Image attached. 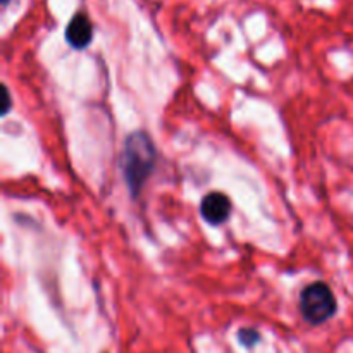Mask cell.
Segmentation results:
<instances>
[{
	"label": "cell",
	"mask_w": 353,
	"mask_h": 353,
	"mask_svg": "<svg viewBox=\"0 0 353 353\" xmlns=\"http://www.w3.org/2000/svg\"><path fill=\"white\" fill-rule=\"evenodd\" d=\"M155 147L143 131H134L124 141L123 172L128 190L133 196L140 195L155 165Z\"/></svg>",
	"instance_id": "cell-1"
},
{
	"label": "cell",
	"mask_w": 353,
	"mask_h": 353,
	"mask_svg": "<svg viewBox=\"0 0 353 353\" xmlns=\"http://www.w3.org/2000/svg\"><path fill=\"white\" fill-rule=\"evenodd\" d=\"M338 302L333 290L323 281L307 285L300 293V312L312 326H319L336 314Z\"/></svg>",
	"instance_id": "cell-2"
},
{
	"label": "cell",
	"mask_w": 353,
	"mask_h": 353,
	"mask_svg": "<svg viewBox=\"0 0 353 353\" xmlns=\"http://www.w3.org/2000/svg\"><path fill=\"white\" fill-rule=\"evenodd\" d=\"M231 212H233V203H231L230 196L221 192L209 193L203 196L202 203H200V216L210 226H219V224L226 223Z\"/></svg>",
	"instance_id": "cell-3"
},
{
	"label": "cell",
	"mask_w": 353,
	"mask_h": 353,
	"mask_svg": "<svg viewBox=\"0 0 353 353\" xmlns=\"http://www.w3.org/2000/svg\"><path fill=\"white\" fill-rule=\"evenodd\" d=\"M93 40V24L85 12H78L72 16L65 28V41L74 50H85Z\"/></svg>",
	"instance_id": "cell-4"
},
{
	"label": "cell",
	"mask_w": 353,
	"mask_h": 353,
	"mask_svg": "<svg viewBox=\"0 0 353 353\" xmlns=\"http://www.w3.org/2000/svg\"><path fill=\"white\" fill-rule=\"evenodd\" d=\"M238 341H240L245 348H254L255 345L261 341V334H259L257 330L243 327V330L238 331Z\"/></svg>",
	"instance_id": "cell-5"
},
{
	"label": "cell",
	"mask_w": 353,
	"mask_h": 353,
	"mask_svg": "<svg viewBox=\"0 0 353 353\" xmlns=\"http://www.w3.org/2000/svg\"><path fill=\"white\" fill-rule=\"evenodd\" d=\"M2 97H3V103H2L3 109H2V114H3V116H6V114H9L10 107H12V102H10V93H9V90H7V86H3Z\"/></svg>",
	"instance_id": "cell-6"
},
{
	"label": "cell",
	"mask_w": 353,
	"mask_h": 353,
	"mask_svg": "<svg viewBox=\"0 0 353 353\" xmlns=\"http://www.w3.org/2000/svg\"><path fill=\"white\" fill-rule=\"evenodd\" d=\"M9 3H10V0H2V6L3 7H7V6H9Z\"/></svg>",
	"instance_id": "cell-7"
}]
</instances>
